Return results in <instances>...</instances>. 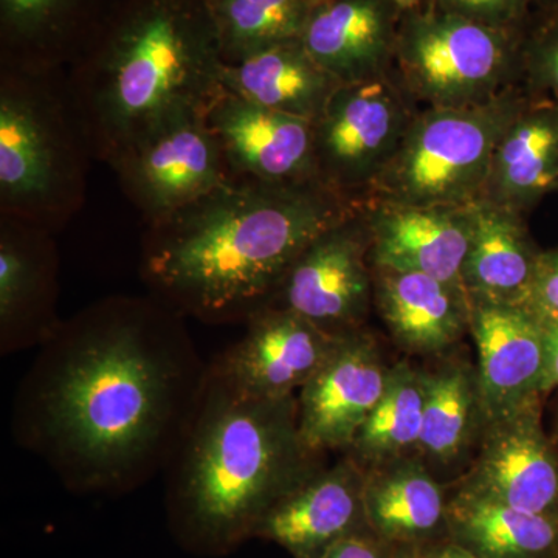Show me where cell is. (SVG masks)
I'll return each instance as SVG.
<instances>
[{"instance_id":"6da1fadb","label":"cell","mask_w":558,"mask_h":558,"mask_svg":"<svg viewBox=\"0 0 558 558\" xmlns=\"http://www.w3.org/2000/svg\"><path fill=\"white\" fill-rule=\"evenodd\" d=\"M185 318L150 293L62 319L17 388L14 439L75 494L145 486L170 464L208 377Z\"/></svg>"},{"instance_id":"7a4b0ae2","label":"cell","mask_w":558,"mask_h":558,"mask_svg":"<svg viewBox=\"0 0 558 558\" xmlns=\"http://www.w3.org/2000/svg\"><path fill=\"white\" fill-rule=\"evenodd\" d=\"M359 209L318 180L269 183L230 175L146 226L140 271L150 293L183 317L245 323L271 306L311 242Z\"/></svg>"},{"instance_id":"3957f363","label":"cell","mask_w":558,"mask_h":558,"mask_svg":"<svg viewBox=\"0 0 558 558\" xmlns=\"http://www.w3.org/2000/svg\"><path fill=\"white\" fill-rule=\"evenodd\" d=\"M300 433L299 396L256 399L208 369L167 475V517L180 548L226 557L267 513L325 468Z\"/></svg>"},{"instance_id":"277c9868","label":"cell","mask_w":558,"mask_h":558,"mask_svg":"<svg viewBox=\"0 0 558 558\" xmlns=\"http://www.w3.org/2000/svg\"><path fill=\"white\" fill-rule=\"evenodd\" d=\"M222 68L208 0H123L68 70L94 160L110 165L157 128L204 113L222 89Z\"/></svg>"},{"instance_id":"5b68a950","label":"cell","mask_w":558,"mask_h":558,"mask_svg":"<svg viewBox=\"0 0 558 558\" xmlns=\"http://www.w3.org/2000/svg\"><path fill=\"white\" fill-rule=\"evenodd\" d=\"M90 160L68 70L0 69V213L57 234L83 208Z\"/></svg>"},{"instance_id":"8992f818","label":"cell","mask_w":558,"mask_h":558,"mask_svg":"<svg viewBox=\"0 0 558 558\" xmlns=\"http://www.w3.org/2000/svg\"><path fill=\"white\" fill-rule=\"evenodd\" d=\"M531 98L520 84L486 105L417 110L368 202L409 207L476 204L499 138Z\"/></svg>"},{"instance_id":"52a82bcc","label":"cell","mask_w":558,"mask_h":558,"mask_svg":"<svg viewBox=\"0 0 558 558\" xmlns=\"http://www.w3.org/2000/svg\"><path fill=\"white\" fill-rule=\"evenodd\" d=\"M524 28L488 27L435 9L411 11L400 17L396 76L425 108L486 105L520 86Z\"/></svg>"},{"instance_id":"ba28073f","label":"cell","mask_w":558,"mask_h":558,"mask_svg":"<svg viewBox=\"0 0 558 558\" xmlns=\"http://www.w3.org/2000/svg\"><path fill=\"white\" fill-rule=\"evenodd\" d=\"M417 110L395 72L341 84L314 123L315 178L340 199L362 208Z\"/></svg>"},{"instance_id":"9c48e42d","label":"cell","mask_w":558,"mask_h":558,"mask_svg":"<svg viewBox=\"0 0 558 558\" xmlns=\"http://www.w3.org/2000/svg\"><path fill=\"white\" fill-rule=\"evenodd\" d=\"M109 167L146 226L168 218L230 178L204 113L157 128L124 149Z\"/></svg>"},{"instance_id":"30bf717a","label":"cell","mask_w":558,"mask_h":558,"mask_svg":"<svg viewBox=\"0 0 558 558\" xmlns=\"http://www.w3.org/2000/svg\"><path fill=\"white\" fill-rule=\"evenodd\" d=\"M271 306L295 312L330 336L365 328L374 306V279L362 208L311 242Z\"/></svg>"},{"instance_id":"8fae6325","label":"cell","mask_w":558,"mask_h":558,"mask_svg":"<svg viewBox=\"0 0 558 558\" xmlns=\"http://www.w3.org/2000/svg\"><path fill=\"white\" fill-rule=\"evenodd\" d=\"M457 488L558 520V451L542 424V398L488 418Z\"/></svg>"},{"instance_id":"7c38bea8","label":"cell","mask_w":558,"mask_h":558,"mask_svg":"<svg viewBox=\"0 0 558 558\" xmlns=\"http://www.w3.org/2000/svg\"><path fill=\"white\" fill-rule=\"evenodd\" d=\"M379 341L365 328L344 333L299 392V424L312 450L343 451L379 402L389 376Z\"/></svg>"},{"instance_id":"4fadbf2b","label":"cell","mask_w":558,"mask_h":558,"mask_svg":"<svg viewBox=\"0 0 558 558\" xmlns=\"http://www.w3.org/2000/svg\"><path fill=\"white\" fill-rule=\"evenodd\" d=\"M247 330L209 369L256 399H286L312 379L339 337L284 307L269 306L245 322Z\"/></svg>"},{"instance_id":"5bb4252c","label":"cell","mask_w":558,"mask_h":558,"mask_svg":"<svg viewBox=\"0 0 558 558\" xmlns=\"http://www.w3.org/2000/svg\"><path fill=\"white\" fill-rule=\"evenodd\" d=\"M57 234L0 213V352L39 348L62 319Z\"/></svg>"},{"instance_id":"9a60e30c","label":"cell","mask_w":558,"mask_h":558,"mask_svg":"<svg viewBox=\"0 0 558 558\" xmlns=\"http://www.w3.org/2000/svg\"><path fill=\"white\" fill-rule=\"evenodd\" d=\"M230 175L269 183L317 180L314 123L220 89L204 110Z\"/></svg>"},{"instance_id":"2e32d148","label":"cell","mask_w":558,"mask_h":558,"mask_svg":"<svg viewBox=\"0 0 558 558\" xmlns=\"http://www.w3.org/2000/svg\"><path fill=\"white\" fill-rule=\"evenodd\" d=\"M469 333L478 349L481 392L488 418L543 398L546 343L534 312L469 296Z\"/></svg>"},{"instance_id":"e0dca14e","label":"cell","mask_w":558,"mask_h":558,"mask_svg":"<svg viewBox=\"0 0 558 558\" xmlns=\"http://www.w3.org/2000/svg\"><path fill=\"white\" fill-rule=\"evenodd\" d=\"M123 0H0V69L69 70Z\"/></svg>"},{"instance_id":"ac0fdd59","label":"cell","mask_w":558,"mask_h":558,"mask_svg":"<svg viewBox=\"0 0 558 558\" xmlns=\"http://www.w3.org/2000/svg\"><path fill=\"white\" fill-rule=\"evenodd\" d=\"M373 267L418 271L462 286L472 234L473 205L409 207L368 202L362 207Z\"/></svg>"},{"instance_id":"d6986e66","label":"cell","mask_w":558,"mask_h":558,"mask_svg":"<svg viewBox=\"0 0 558 558\" xmlns=\"http://www.w3.org/2000/svg\"><path fill=\"white\" fill-rule=\"evenodd\" d=\"M365 472L344 454L275 506L255 538L277 543L293 558H322L349 535L368 529Z\"/></svg>"},{"instance_id":"ffe728a7","label":"cell","mask_w":558,"mask_h":558,"mask_svg":"<svg viewBox=\"0 0 558 558\" xmlns=\"http://www.w3.org/2000/svg\"><path fill=\"white\" fill-rule=\"evenodd\" d=\"M400 17L391 0H325L301 40L341 84L384 78L395 72Z\"/></svg>"},{"instance_id":"44dd1931","label":"cell","mask_w":558,"mask_h":558,"mask_svg":"<svg viewBox=\"0 0 558 558\" xmlns=\"http://www.w3.org/2000/svg\"><path fill=\"white\" fill-rule=\"evenodd\" d=\"M373 267V266H371ZM374 307L403 351L438 355L470 328L464 288L418 271L373 267Z\"/></svg>"},{"instance_id":"7402d4cb","label":"cell","mask_w":558,"mask_h":558,"mask_svg":"<svg viewBox=\"0 0 558 558\" xmlns=\"http://www.w3.org/2000/svg\"><path fill=\"white\" fill-rule=\"evenodd\" d=\"M449 497L421 457L365 472L366 523L396 548L421 549L449 538Z\"/></svg>"},{"instance_id":"603a6c76","label":"cell","mask_w":558,"mask_h":558,"mask_svg":"<svg viewBox=\"0 0 558 558\" xmlns=\"http://www.w3.org/2000/svg\"><path fill=\"white\" fill-rule=\"evenodd\" d=\"M558 190V105L532 95L499 138L480 201L529 211Z\"/></svg>"},{"instance_id":"cb8c5ba5","label":"cell","mask_w":558,"mask_h":558,"mask_svg":"<svg viewBox=\"0 0 558 558\" xmlns=\"http://www.w3.org/2000/svg\"><path fill=\"white\" fill-rule=\"evenodd\" d=\"M425 400L418 457L429 470L454 472L478 451L488 414L478 369L461 359L424 371ZM472 464V462H470Z\"/></svg>"},{"instance_id":"d4e9b609","label":"cell","mask_w":558,"mask_h":558,"mask_svg":"<svg viewBox=\"0 0 558 558\" xmlns=\"http://www.w3.org/2000/svg\"><path fill=\"white\" fill-rule=\"evenodd\" d=\"M539 253L523 215L478 201L473 204L462 286L475 299L526 306Z\"/></svg>"},{"instance_id":"484cf974","label":"cell","mask_w":558,"mask_h":558,"mask_svg":"<svg viewBox=\"0 0 558 558\" xmlns=\"http://www.w3.org/2000/svg\"><path fill=\"white\" fill-rule=\"evenodd\" d=\"M220 86L264 108L315 123L341 83L296 39L238 64H223Z\"/></svg>"},{"instance_id":"4316f807","label":"cell","mask_w":558,"mask_h":558,"mask_svg":"<svg viewBox=\"0 0 558 558\" xmlns=\"http://www.w3.org/2000/svg\"><path fill=\"white\" fill-rule=\"evenodd\" d=\"M449 538L483 558H558V520L454 487Z\"/></svg>"},{"instance_id":"83f0119b","label":"cell","mask_w":558,"mask_h":558,"mask_svg":"<svg viewBox=\"0 0 558 558\" xmlns=\"http://www.w3.org/2000/svg\"><path fill=\"white\" fill-rule=\"evenodd\" d=\"M424 400V369L410 362L392 365L384 395L344 454L363 472L418 457Z\"/></svg>"},{"instance_id":"f1b7e54d","label":"cell","mask_w":558,"mask_h":558,"mask_svg":"<svg viewBox=\"0 0 558 558\" xmlns=\"http://www.w3.org/2000/svg\"><path fill=\"white\" fill-rule=\"evenodd\" d=\"M325 0H208L223 64L303 38Z\"/></svg>"},{"instance_id":"f546056e","label":"cell","mask_w":558,"mask_h":558,"mask_svg":"<svg viewBox=\"0 0 558 558\" xmlns=\"http://www.w3.org/2000/svg\"><path fill=\"white\" fill-rule=\"evenodd\" d=\"M523 80L521 84L534 97L558 105V17L542 16L538 22L527 21L523 36Z\"/></svg>"},{"instance_id":"4dcf8cb0","label":"cell","mask_w":558,"mask_h":558,"mask_svg":"<svg viewBox=\"0 0 558 558\" xmlns=\"http://www.w3.org/2000/svg\"><path fill=\"white\" fill-rule=\"evenodd\" d=\"M542 0H427L424 9L446 11L488 27L520 31Z\"/></svg>"},{"instance_id":"1f68e13d","label":"cell","mask_w":558,"mask_h":558,"mask_svg":"<svg viewBox=\"0 0 558 558\" xmlns=\"http://www.w3.org/2000/svg\"><path fill=\"white\" fill-rule=\"evenodd\" d=\"M538 318H558V248L542 252L526 306Z\"/></svg>"},{"instance_id":"d6a6232c","label":"cell","mask_w":558,"mask_h":558,"mask_svg":"<svg viewBox=\"0 0 558 558\" xmlns=\"http://www.w3.org/2000/svg\"><path fill=\"white\" fill-rule=\"evenodd\" d=\"M400 549L377 537L368 527L341 539L322 558H398Z\"/></svg>"},{"instance_id":"836d02e7","label":"cell","mask_w":558,"mask_h":558,"mask_svg":"<svg viewBox=\"0 0 558 558\" xmlns=\"http://www.w3.org/2000/svg\"><path fill=\"white\" fill-rule=\"evenodd\" d=\"M542 322L546 343V371L543 392L548 395L558 388V318H538Z\"/></svg>"},{"instance_id":"e575fe53","label":"cell","mask_w":558,"mask_h":558,"mask_svg":"<svg viewBox=\"0 0 558 558\" xmlns=\"http://www.w3.org/2000/svg\"><path fill=\"white\" fill-rule=\"evenodd\" d=\"M421 550L427 558H483L476 556L472 550L462 548L461 545L450 538L440 539V542L425 546Z\"/></svg>"},{"instance_id":"d590c367","label":"cell","mask_w":558,"mask_h":558,"mask_svg":"<svg viewBox=\"0 0 558 558\" xmlns=\"http://www.w3.org/2000/svg\"><path fill=\"white\" fill-rule=\"evenodd\" d=\"M391 2L395 3L400 14H405L411 13V11L424 9L427 0H391Z\"/></svg>"},{"instance_id":"8d00e7d4","label":"cell","mask_w":558,"mask_h":558,"mask_svg":"<svg viewBox=\"0 0 558 558\" xmlns=\"http://www.w3.org/2000/svg\"><path fill=\"white\" fill-rule=\"evenodd\" d=\"M537 9L542 16L558 17V0H542Z\"/></svg>"},{"instance_id":"74e56055","label":"cell","mask_w":558,"mask_h":558,"mask_svg":"<svg viewBox=\"0 0 558 558\" xmlns=\"http://www.w3.org/2000/svg\"><path fill=\"white\" fill-rule=\"evenodd\" d=\"M398 558H427L421 549H400Z\"/></svg>"},{"instance_id":"f35d334b","label":"cell","mask_w":558,"mask_h":558,"mask_svg":"<svg viewBox=\"0 0 558 558\" xmlns=\"http://www.w3.org/2000/svg\"><path fill=\"white\" fill-rule=\"evenodd\" d=\"M554 427H556V432H554V446H556V449L558 451V400H557V407H556V418H554Z\"/></svg>"}]
</instances>
